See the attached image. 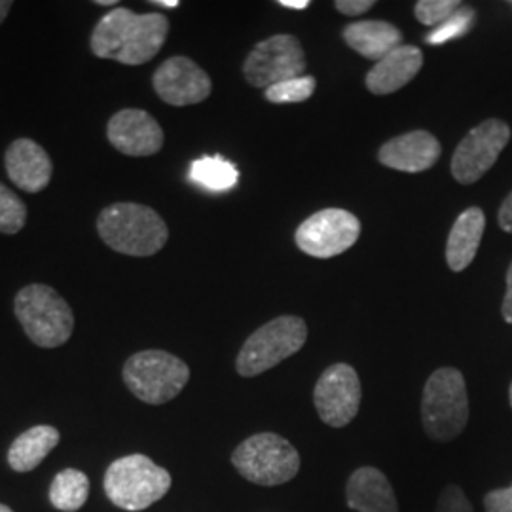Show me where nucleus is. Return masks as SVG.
I'll return each instance as SVG.
<instances>
[{
  "label": "nucleus",
  "mask_w": 512,
  "mask_h": 512,
  "mask_svg": "<svg viewBox=\"0 0 512 512\" xmlns=\"http://www.w3.org/2000/svg\"><path fill=\"white\" fill-rule=\"evenodd\" d=\"M458 10V0H420L416 2L414 14L421 25L439 27L440 23L452 18Z\"/></svg>",
  "instance_id": "obj_27"
},
{
  "label": "nucleus",
  "mask_w": 512,
  "mask_h": 512,
  "mask_svg": "<svg viewBox=\"0 0 512 512\" xmlns=\"http://www.w3.org/2000/svg\"><path fill=\"white\" fill-rule=\"evenodd\" d=\"M437 512H473V505L459 486L448 484L440 494Z\"/></svg>",
  "instance_id": "obj_28"
},
{
  "label": "nucleus",
  "mask_w": 512,
  "mask_h": 512,
  "mask_svg": "<svg viewBox=\"0 0 512 512\" xmlns=\"http://www.w3.org/2000/svg\"><path fill=\"white\" fill-rule=\"evenodd\" d=\"M152 86L158 97L171 107L198 105L213 92L209 74L184 55H175L164 61L152 76Z\"/></svg>",
  "instance_id": "obj_13"
},
{
  "label": "nucleus",
  "mask_w": 512,
  "mask_h": 512,
  "mask_svg": "<svg viewBox=\"0 0 512 512\" xmlns=\"http://www.w3.org/2000/svg\"><path fill=\"white\" fill-rule=\"evenodd\" d=\"M501 315L507 323L512 325V264L509 266V272H507V293H505V300H503V306H501Z\"/></svg>",
  "instance_id": "obj_32"
},
{
  "label": "nucleus",
  "mask_w": 512,
  "mask_h": 512,
  "mask_svg": "<svg viewBox=\"0 0 512 512\" xmlns=\"http://www.w3.org/2000/svg\"><path fill=\"white\" fill-rule=\"evenodd\" d=\"M469 421V397L465 378L458 368L435 370L423 387L421 423L429 439H458Z\"/></svg>",
  "instance_id": "obj_5"
},
{
  "label": "nucleus",
  "mask_w": 512,
  "mask_h": 512,
  "mask_svg": "<svg viewBox=\"0 0 512 512\" xmlns=\"http://www.w3.org/2000/svg\"><path fill=\"white\" fill-rule=\"evenodd\" d=\"M511 141V128L503 120L490 118L471 129L452 158V175L459 184L480 181Z\"/></svg>",
  "instance_id": "obj_10"
},
{
  "label": "nucleus",
  "mask_w": 512,
  "mask_h": 512,
  "mask_svg": "<svg viewBox=\"0 0 512 512\" xmlns=\"http://www.w3.org/2000/svg\"><path fill=\"white\" fill-rule=\"evenodd\" d=\"M484 509L486 512H512V486L484 495Z\"/></svg>",
  "instance_id": "obj_29"
},
{
  "label": "nucleus",
  "mask_w": 512,
  "mask_h": 512,
  "mask_svg": "<svg viewBox=\"0 0 512 512\" xmlns=\"http://www.w3.org/2000/svg\"><path fill=\"white\" fill-rule=\"evenodd\" d=\"M150 4L152 6H160V8H167V10H175V8L181 6L179 0H152Z\"/></svg>",
  "instance_id": "obj_34"
},
{
  "label": "nucleus",
  "mask_w": 512,
  "mask_h": 512,
  "mask_svg": "<svg viewBox=\"0 0 512 512\" xmlns=\"http://www.w3.org/2000/svg\"><path fill=\"white\" fill-rule=\"evenodd\" d=\"M300 454L275 433H256L243 440L232 454V465L245 480L258 486H281L300 471Z\"/></svg>",
  "instance_id": "obj_8"
},
{
  "label": "nucleus",
  "mask_w": 512,
  "mask_h": 512,
  "mask_svg": "<svg viewBox=\"0 0 512 512\" xmlns=\"http://www.w3.org/2000/svg\"><path fill=\"white\" fill-rule=\"evenodd\" d=\"M97 234L120 255L152 256L164 249L169 228L152 207L120 202L99 213Z\"/></svg>",
  "instance_id": "obj_2"
},
{
  "label": "nucleus",
  "mask_w": 512,
  "mask_h": 512,
  "mask_svg": "<svg viewBox=\"0 0 512 512\" xmlns=\"http://www.w3.org/2000/svg\"><path fill=\"white\" fill-rule=\"evenodd\" d=\"M279 6L293 8V10H306L310 6V0H279Z\"/></svg>",
  "instance_id": "obj_33"
},
{
  "label": "nucleus",
  "mask_w": 512,
  "mask_h": 512,
  "mask_svg": "<svg viewBox=\"0 0 512 512\" xmlns=\"http://www.w3.org/2000/svg\"><path fill=\"white\" fill-rule=\"evenodd\" d=\"M27 222V205L14 190L0 183V234L14 236Z\"/></svg>",
  "instance_id": "obj_24"
},
{
  "label": "nucleus",
  "mask_w": 512,
  "mask_h": 512,
  "mask_svg": "<svg viewBox=\"0 0 512 512\" xmlns=\"http://www.w3.org/2000/svg\"><path fill=\"white\" fill-rule=\"evenodd\" d=\"M14 313L27 338L38 348L65 346L74 332V313L67 300L44 285L23 287L14 298Z\"/></svg>",
  "instance_id": "obj_4"
},
{
  "label": "nucleus",
  "mask_w": 512,
  "mask_h": 512,
  "mask_svg": "<svg viewBox=\"0 0 512 512\" xmlns=\"http://www.w3.org/2000/svg\"><path fill=\"white\" fill-rule=\"evenodd\" d=\"M374 4H376L374 0H338V2L334 4V8H336L340 14L353 18V16L366 14Z\"/></svg>",
  "instance_id": "obj_30"
},
{
  "label": "nucleus",
  "mask_w": 512,
  "mask_h": 512,
  "mask_svg": "<svg viewBox=\"0 0 512 512\" xmlns=\"http://www.w3.org/2000/svg\"><path fill=\"white\" fill-rule=\"evenodd\" d=\"M12 6H14L12 0H0V25L4 23V19L8 18Z\"/></svg>",
  "instance_id": "obj_35"
},
{
  "label": "nucleus",
  "mask_w": 512,
  "mask_h": 512,
  "mask_svg": "<svg viewBox=\"0 0 512 512\" xmlns=\"http://www.w3.org/2000/svg\"><path fill=\"white\" fill-rule=\"evenodd\" d=\"M346 503L351 511L399 512L397 495L389 478L376 467H359L349 476Z\"/></svg>",
  "instance_id": "obj_17"
},
{
  "label": "nucleus",
  "mask_w": 512,
  "mask_h": 512,
  "mask_svg": "<svg viewBox=\"0 0 512 512\" xmlns=\"http://www.w3.org/2000/svg\"><path fill=\"white\" fill-rule=\"evenodd\" d=\"M10 181L29 194H38L52 181L54 164L50 154L33 139H16L4 154Z\"/></svg>",
  "instance_id": "obj_15"
},
{
  "label": "nucleus",
  "mask_w": 512,
  "mask_h": 512,
  "mask_svg": "<svg viewBox=\"0 0 512 512\" xmlns=\"http://www.w3.org/2000/svg\"><path fill=\"white\" fill-rule=\"evenodd\" d=\"M361 380L353 366L336 363L329 366L317 380L313 391V403L319 418L330 427H346L361 408Z\"/></svg>",
  "instance_id": "obj_12"
},
{
  "label": "nucleus",
  "mask_w": 512,
  "mask_h": 512,
  "mask_svg": "<svg viewBox=\"0 0 512 512\" xmlns=\"http://www.w3.org/2000/svg\"><path fill=\"white\" fill-rule=\"evenodd\" d=\"M171 475L145 454H129L112 461L103 478L110 503L122 511H147L171 490Z\"/></svg>",
  "instance_id": "obj_3"
},
{
  "label": "nucleus",
  "mask_w": 512,
  "mask_h": 512,
  "mask_svg": "<svg viewBox=\"0 0 512 512\" xmlns=\"http://www.w3.org/2000/svg\"><path fill=\"white\" fill-rule=\"evenodd\" d=\"M423 67V54L416 46H399L378 61L366 74V88L374 95H389L403 90Z\"/></svg>",
  "instance_id": "obj_18"
},
{
  "label": "nucleus",
  "mask_w": 512,
  "mask_h": 512,
  "mask_svg": "<svg viewBox=\"0 0 512 512\" xmlns=\"http://www.w3.org/2000/svg\"><path fill=\"white\" fill-rule=\"evenodd\" d=\"M497 220H499V226H501L503 232L512 234V192L507 196V200L503 202V205H501Z\"/></svg>",
  "instance_id": "obj_31"
},
{
  "label": "nucleus",
  "mask_w": 512,
  "mask_h": 512,
  "mask_svg": "<svg viewBox=\"0 0 512 512\" xmlns=\"http://www.w3.org/2000/svg\"><path fill=\"white\" fill-rule=\"evenodd\" d=\"M107 139L118 152L131 158H147L164 147V129L147 110L124 109L112 114Z\"/></svg>",
  "instance_id": "obj_14"
},
{
  "label": "nucleus",
  "mask_w": 512,
  "mask_h": 512,
  "mask_svg": "<svg viewBox=\"0 0 512 512\" xmlns=\"http://www.w3.org/2000/svg\"><path fill=\"white\" fill-rule=\"evenodd\" d=\"M473 21H475V10L459 8L452 18L446 19L444 23H440L433 33H429L425 37V42H429L433 46H439V44H444L448 40L463 37L465 33L471 31Z\"/></svg>",
  "instance_id": "obj_26"
},
{
  "label": "nucleus",
  "mask_w": 512,
  "mask_h": 512,
  "mask_svg": "<svg viewBox=\"0 0 512 512\" xmlns=\"http://www.w3.org/2000/svg\"><path fill=\"white\" fill-rule=\"evenodd\" d=\"M440 154L439 139L429 131L418 129L387 141L378 152V160L395 171L423 173L439 162Z\"/></svg>",
  "instance_id": "obj_16"
},
{
  "label": "nucleus",
  "mask_w": 512,
  "mask_h": 512,
  "mask_svg": "<svg viewBox=\"0 0 512 512\" xmlns=\"http://www.w3.org/2000/svg\"><path fill=\"white\" fill-rule=\"evenodd\" d=\"M509 399H511V406H512V384H511V389H509Z\"/></svg>",
  "instance_id": "obj_38"
},
{
  "label": "nucleus",
  "mask_w": 512,
  "mask_h": 512,
  "mask_svg": "<svg viewBox=\"0 0 512 512\" xmlns=\"http://www.w3.org/2000/svg\"><path fill=\"white\" fill-rule=\"evenodd\" d=\"M308 327L302 317L281 315L256 329L241 346L236 370L243 378H255L283 363L304 348Z\"/></svg>",
  "instance_id": "obj_7"
},
{
  "label": "nucleus",
  "mask_w": 512,
  "mask_h": 512,
  "mask_svg": "<svg viewBox=\"0 0 512 512\" xmlns=\"http://www.w3.org/2000/svg\"><path fill=\"white\" fill-rule=\"evenodd\" d=\"M122 378L139 401L160 406L181 395L190 380V368L173 353L147 349L129 357Z\"/></svg>",
  "instance_id": "obj_6"
},
{
  "label": "nucleus",
  "mask_w": 512,
  "mask_h": 512,
  "mask_svg": "<svg viewBox=\"0 0 512 512\" xmlns=\"http://www.w3.org/2000/svg\"><path fill=\"white\" fill-rule=\"evenodd\" d=\"M190 177L194 183L200 184L207 190H230L238 183V169L236 165L222 160V158H202L196 160L190 167Z\"/></svg>",
  "instance_id": "obj_23"
},
{
  "label": "nucleus",
  "mask_w": 512,
  "mask_h": 512,
  "mask_svg": "<svg viewBox=\"0 0 512 512\" xmlns=\"http://www.w3.org/2000/svg\"><path fill=\"white\" fill-rule=\"evenodd\" d=\"M93 4H97V6H118V0H95Z\"/></svg>",
  "instance_id": "obj_36"
},
{
  "label": "nucleus",
  "mask_w": 512,
  "mask_h": 512,
  "mask_svg": "<svg viewBox=\"0 0 512 512\" xmlns=\"http://www.w3.org/2000/svg\"><path fill=\"white\" fill-rule=\"evenodd\" d=\"M342 37L351 50L376 63L399 46H403V33L393 23L376 19L349 23Z\"/></svg>",
  "instance_id": "obj_19"
},
{
  "label": "nucleus",
  "mask_w": 512,
  "mask_h": 512,
  "mask_svg": "<svg viewBox=\"0 0 512 512\" xmlns=\"http://www.w3.org/2000/svg\"><path fill=\"white\" fill-rule=\"evenodd\" d=\"M484 228L486 215L480 207H469L459 215L446 243V262L452 272H463L475 260Z\"/></svg>",
  "instance_id": "obj_20"
},
{
  "label": "nucleus",
  "mask_w": 512,
  "mask_h": 512,
  "mask_svg": "<svg viewBox=\"0 0 512 512\" xmlns=\"http://www.w3.org/2000/svg\"><path fill=\"white\" fill-rule=\"evenodd\" d=\"M0 512H14V511H12V509H10V507H6V505H2V503H0Z\"/></svg>",
  "instance_id": "obj_37"
},
{
  "label": "nucleus",
  "mask_w": 512,
  "mask_h": 512,
  "mask_svg": "<svg viewBox=\"0 0 512 512\" xmlns=\"http://www.w3.org/2000/svg\"><path fill=\"white\" fill-rule=\"evenodd\" d=\"M167 35L169 19L164 14H135L129 8H112L93 27L90 48L99 59L137 67L160 54Z\"/></svg>",
  "instance_id": "obj_1"
},
{
  "label": "nucleus",
  "mask_w": 512,
  "mask_h": 512,
  "mask_svg": "<svg viewBox=\"0 0 512 512\" xmlns=\"http://www.w3.org/2000/svg\"><path fill=\"white\" fill-rule=\"evenodd\" d=\"M361 236V222L346 209H323L304 220L294 241L298 249L315 258H332L351 249Z\"/></svg>",
  "instance_id": "obj_11"
},
{
  "label": "nucleus",
  "mask_w": 512,
  "mask_h": 512,
  "mask_svg": "<svg viewBox=\"0 0 512 512\" xmlns=\"http://www.w3.org/2000/svg\"><path fill=\"white\" fill-rule=\"evenodd\" d=\"M317 88V82L313 76H300V78H293L281 84H275L272 88H268L264 95L270 103L275 105H285V103H304L308 101L313 92Z\"/></svg>",
  "instance_id": "obj_25"
},
{
  "label": "nucleus",
  "mask_w": 512,
  "mask_h": 512,
  "mask_svg": "<svg viewBox=\"0 0 512 512\" xmlns=\"http://www.w3.org/2000/svg\"><path fill=\"white\" fill-rule=\"evenodd\" d=\"M61 435L52 425H35L21 433L8 450V465L16 473H31L59 444Z\"/></svg>",
  "instance_id": "obj_21"
},
{
  "label": "nucleus",
  "mask_w": 512,
  "mask_h": 512,
  "mask_svg": "<svg viewBox=\"0 0 512 512\" xmlns=\"http://www.w3.org/2000/svg\"><path fill=\"white\" fill-rule=\"evenodd\" d=\"M306 73V54L298 38L275 35L258 42L243 63V76L253 88H272L275 84L300 78Z\"/></svg>",
  "instance_id": "obj_9"
},
{
  "label": "nucleus",
  "mask_w": 512,
  "mask_h": 512,
  "mask_svg": "<svg viewBox=\"0 0 512 512\" xmlns=\"http://www.w3.org/2000/svg\"><path fill=\"white\" fill-rule=\"evenodd\" d=\"M90 495V480L86 473L78 469H63L59 475H55L50 486V503L57 511H80Z\"/></svg>",
  "instance_id": "obj_22"
}]
</instances>
